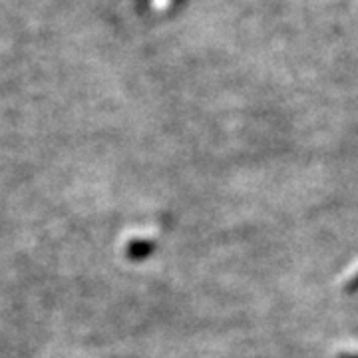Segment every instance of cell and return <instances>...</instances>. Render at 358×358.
Here are the masks:
<instances>
[{"instance_id": "6da1fadb", "label": "cell", "mask_w": 358, "mask_h": 358, "mask_svg": "<svg viewBox=\"0 0 358 358\" xmlns=\"http://www.w3.org/2000/svg\"><path fill=\"white\" fill-rule=\"evenodd\" d=\"M152 251H154V243H150V241H134L128 247L129 257H136V259L148 257Z\"/></svg>"}, {"instance_id": "7a4b0ae2", "label": "cell", "mask_w": 358, "mask_h": 358, "mask_svg": "<svg viewBox=\"0 0 358 358\" xmlns=\"http://www.w3.org/2000/svg\"><path fill=\"white\" fill-rule=\"evenodd\" d=\"M346 291H358V273L350 281L346 282Z\"/></svg>"}, {"instance_id": "3957f363", "label": "cell", "mask_w": 358, "mask_h": 358, "mask_svg": "<svg viewBox=\"0 0 358 358\" xmlns=\"http://www.w3.org/2000/svg\"><path fill=\"white\" fill-rule=\"evenodd\" d=\"M167 2H169V0H154V6H155V8H159V10H162V8H166Z\"/></svg>"}, {"instance_id": "277c9868", "label": "cell", "mask_w": 358, "mask_h": 358, "mask_svg": "<svg viewBox=\"0 0 358 358\" xmlns=\"http://www.w3.org/2000/svg\"><path fill=\"white\" fill-rule=\"evenodd\" d=\"M341 358H358L357 355H341Z\"/></svg>"}]
</instances>
